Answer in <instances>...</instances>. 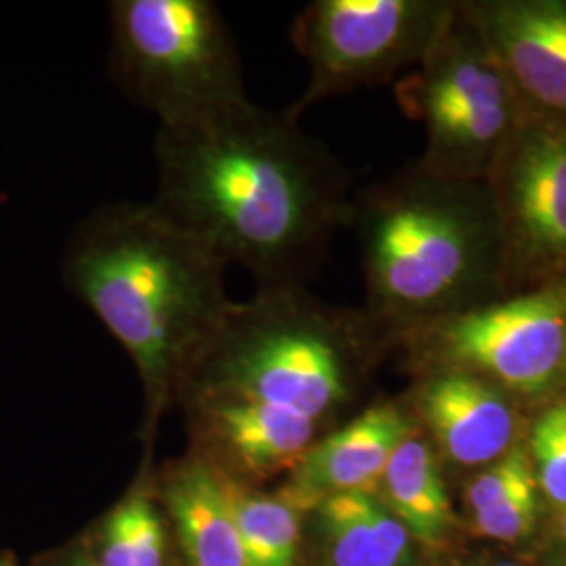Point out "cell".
Listing matches in <instances>:
<instances>
[{"label":"cell","mask_w":566,"mask_h":566,"mask_svg":"<svg viewBox=\"0 0 566 566\" xmlns=\"http://www.w3.org/2000/svg\"><path fill=\"white\" fill-rule=\"evenodd\" d=\"M154 151L149 202L259 290L298 287L346 212L340 177L290 109L248 102L214 120L158 128Z\"/></svg>","instance_id":"cell-1"},{"label":"cell","mask_w":566,"mask_h":566,"mask_svg":"<svg viewBox=\"0 0 566 566\" xmlns=\"http://www.w3.org/2000/svg\"><path fill=\"white\" fill-rule=\"evenodd\" d=\"M227 264L151 202L103 206L65 248L63 282L137 365L149 403L223 319Z\"/></svg>","instance_id":"cell-2"},{"label":"cell","mask_w":566,"mask_h":566,"mask_svg":"<svg viewBox=\"0 0 566 566\" xmlns=\"http://www.w3.org/2000/svg\"><path fill=\"white\" fill-rule=\"evenodd\" d=\"M353 329L308 303L298 287L256 290L231 303L179 382L193 407L261 405L319 424L348 397Z\"/></svg>","instance_id":"cell-3"},{"label":"cell","mask_w":566,"mask_h":566,"mask_svg":"<svg viewBox=\"0 0 566 566\" xmlns=\"http://www.w3.org/2000/svg\"><path fill=\"white\" fill-rule=\"evenodd\" d=\"M109 74L160 128L214 120L250 102L233 32L210 0H114Z\"/></svg>","instance_id":"cell-4"},{"label":"cell","mask_w":566,"mask_h":566,"mask_svg":"<svg viewBox=\"0 0 566 566\" xmlns=\"http://www.w3.org/2000/svg\"><path fill=\"white\" fill-rule=\"evenodd\" d=\"M361 238L371 313L392 327L446 306L481 261L474 224L418 187L378 193L364 210Z\"/></svg>","instance_id":"cell-5"},{"label":"cell","mask_w":566,"mask_h":566,"mask_svg":"<svg viewBox=\"0 0 566 566\" xmlns=\"http://www.w3.org/2000/svg\"><path fill=\"white\" fill-rule=\"evenodd\" d=\"M439 30L437 9L413 0H319L294 23V44L308 61L303 99L290 112L353 86L380 81L426 55Z\"/></svg>","instance_id":"cell-6"},{"label":"cell","mask_w":566,"mask_h":566,"mask_svg":"<svg viewBox=\"0 0 566 566\" xmlns=\"http://www.w3.org/2000/svg\"><path fill=\"white\" fill-rule=\"evenodd\" d=\"M416 109L424 118L430 166L474 172L510 143L516 118L514 88L489 44L437 39L428 51Z\"/></svg>","instance_id":"cell-7"},{"label":"cell","mask_w":566,"mask_h":566,"mask_svg":"<svg viewBox=\"0 0 566 566\" xmlns=\"http://www.w3.org/2000/svg\"><path fill=\"white\" fill-rule=\"evenodd\" d=\"M439 344L453 361L510 388L544 390L565 365L566 287H547L451 319L439 329Z\"/></svg>","instance_id":"cell-8"},{"label":"cell","mask_w":566,"mask_h":566,"mask_svg":"<svg viewBox=\"0 0 566 566\" xmlns=\"http://www.w3.org/2000/svg\"><path fill=\"white\" fill-rule=\"evenodd\" d=\"M507 221L533 263L566 269V128L535 124L507 151Z\"/></svg>","instance_id":"cell-9"},{"label":"cell","mask_w":566,"mask_h":566,"mask_svg":"<svg viewBox=\"0 0 566 566\" xmlns=\"http://www.w3.org/2000/svg\"><path fill=\"white\" fill-rule=\"evenodd\" d=\"M407 437L411 420L399 405H371L304 451L292 465L285 497L294 504H319L336 493L369 491Z\"/></svg>","instance_id":"cell-10"},{"label":"cell","mask_w":566,"mask_h":566,"mask_svg":"<svg viewBox=\"0 0 566 566\" xmlns=\"http://www.w3.org/2000/svg\"><path fill=\"white\" fill-rule=\"evenodd\" d=\"M485 42L510 81L566 114V4L502 2L486 11Z\"/></svg>","instance_id":"cell-11"},{"label":"cell","mask_w":566,"mask_h":566,"mask_svg":"<svg viewBox=\"0 0 566 566\" xmlns=\"http://www.w3.org/2000/svg\"><path fill=\"white\" fill-rule=\"evenodd\" d=\"M426 422L447 455L479 465L506 453L514 437V413L491 385L468 371L432 376L420 392Z\"/></svg>","instance_id":"cell-12"},{"label":"cell","mask_w":566,"mask_h":566,"mask_svg":"<svg viewBox=\"0 0 566 566\" xmlns=\"http://www.w3.org/2000/svg\"><path fill=\"white\" fill-rule=\"evenodd\" d=\"M189 566H243L242 544L231 510L229 474L193 455L177 465L164 489Z\"/></svg>","instance_id":"cell-13"},{"label":"cell","mask_w":566,"mask_h":566,"mask_svg":"<svg viewBox=\"0 0 566 566\" xmlns=\"http://www.w3.org/2000/svg\"><path fill=\"white\" fill-rule=\"evenodd\" d=\"M332 566H409V533L371 491H346L319 502Z\"/></svg>","instance_id":"cell-14"},{"label":"cell","mask_w":566,"mask_h":566,"mask_svg":"<svg viewBox=\"0 0 566 566\" xmlns=\"http://www.w3.org/2000/svg\"><path fill=\"white\" fill-rule=\"evenodd\" d=\"M380 483L386 507L407 533L426 546H439L451 521V507L441 470L424 441L407 437L392 453Z\"/></svg>","instance_id":"cell-15"},{"label":"cell","mask_w":566,"mask_h":566,"mask_svg":"<svg viewBox=\"0 0 566 566\" xmlns=\"http://www.w3.org/2000/svg\"><path fill=\"white\" fill-rule=\"evenodd\" d=\"M229 495L243 566H296L301 514L290 497L252 493L229 474Z\"/></svg>","instance_id":"cell-16"},{"label":"cell","mask_w":566,"mask_h":566,"mask_svg":"<svg viewBox=\"0 0 566 566\" xmlns=\"http://www.w3.org/2000/svg\"><path fill=\"white\" fill-rule=\"evenodd\" d=\"M531 455L537 485L552 504L566 510V403L549 407L535 422Z\"/></svg>","instance_id":"cell-17"},{"label":"cell","mask_w":566,"mask_h":566,"mask_svg":"<svg viewBox=\"0 0 566 566\" xmlns=\"http://www.w3.org/2000/svg\"><path fill=\"white\" fill-rule=\"evenodd\" d=\"M537 481H526L516 486L497 504L474 512V526L481 535L497 542H518L526 537L537 523Z\"/></svg>","instance_id":"cell-18"},{"label":"cell","mask_w":566,"mask_h":566,"mask_svg":"<svg viewBox=\"0 0 566 566\" xmlns=\"http://www.w3.org/2000/svg\"><path fill=\"white\" fill-rule=\"evenodd\" d=\"M533 462L523 447H514L500 458L497 464L491 465L483 472L470 489L468 500L474 512L497 504L507 493H512L516 486L525 485L526 481H533Z\"/></svg>","instance_id":"cell-19"},{"label":"cell","mask_w":566,"mask_h":566,"mask_svg":"<svg viewBox=\"0 0 566 566\" xmlns=\"http://www.w3.org/2000/svg\"><path fill=\"white\" fill-rule=\"evenodd\" d=\"M130 518L133 566H164V526L147 495L135 493L126 500Z\"/></svg>","instance_id":"cell-20"},{"label":"cell","mask_w":566,"mask_h":566,"mask_svg":"<svg viewBox=\"0 0 566 566\" xmlns=\"http://www.w3.org/2000/svg\"><path fill=\"white\" fill-rule=\"evenodd\" d=\"M102 566H133V546H130V518L126 500L114 507L107 523L103 526Z\"/></svg>","instance_id":"cell-21"},{"label":"cell","mask_w":566,"mask_h":566,"mask_svg":"<svg viewBox=\"0 0 566 566\" xmlns=\"http://www.w3.org/2000/svg\"><path fill=\"white\" fill-rule=\"evenodd\" d=\"M560 535L566 539V510L565 514H563V518H560Z\"/></svg>","instance_id":"cell-22"},{"label":"cell","mask_w":566,"mask_h":566,"mask_svg":"<svg viewBox=\"0 0 566 566\" xmlns=\"http://www.w3.org/2000/svg\"><path fill=\"white\" fill-rule=\"evenodd\" d=\"M0 566H13V563H11V558H0Z\"/></svg>","instance_id":"cell-23"},{"label":"cell","mask_w":566,"mask_h":566,"mask_svg":"<svg viewBox=\"0 0 566 566\" xmlns=\"http://www.w3.org/2000/svg\"><path fill=\"white\" fill-rule=\"evenodd\" d=\"M493 566H518V565H516V563H497V565H493Z\"/></svg>","instance_id":"cell-24"},{"label":"cell","mask_w":566,"mask_h":566,"mask_svg":"<svg viewBox=\"0 0 566 566\" xmlns=\"http://www.w3.org/2000/svg\"><path fill=\"white\" fill-rule=\"evenodd\" d=\"M82 566H97V565H82Z\"/></svg>","instance_id":"cell-25"},{"label":"cell","mask_w":566,"mask_h":566,"mask_svg":"<svg viewBox=\"0 0 566 566\" xmlns=\"http://www.w3.org/2000/svg\"><path fill=\"white\" fill-rule=\"evenodd\" d=\"M565 364H566V359H565Z\"/></svg>","instance_id":"cell-26"}]
</instances>
